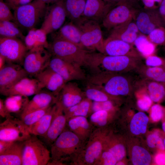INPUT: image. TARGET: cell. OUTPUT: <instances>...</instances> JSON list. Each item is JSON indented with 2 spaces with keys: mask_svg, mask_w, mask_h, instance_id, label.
<instances>
[{
  "mask_svg": "<svg viewBox=\"0 0 165 165\" xmlns=\"http://www.w3.org/2000/svg\"><path fill=\"white\" fill-rule=\"evenodd\" d=\"M67 127L84 142L87 141L95 128L86 117L82 116L69 119Z\"/></svg>",
  "mask_w": 165,
  "mask_h": 165,
  "instance_id": "d4e9b609",
  "label": "cell"
},
{
  "mask_svg": "<svg viewBox=\"0 0 165 165\" xmlns=\"http://www.w3.org/2000/svg\"><path fill=\"white\" fill-rule=\"evenodd\" d=\"M74 23L80 31L84 48L92 51L97 50L103 54L104 40L99 23L82 17Z\"/></svg>",
  "mask_w": 165,
  "mask_h": 165,
  "instance_id": "52a82bcc",
  "label": "cell"
},
{
  "mask_svg": "<svg viewBox=\"0 0 165 165\" xmlns=\"http://www.w3.org/2000/svg\"><path fill=\"white\" fill-rule=\"evenodd\" d=\"M28 51L24 43L20 39L0 37V55L5 57L7 62L23 64Z\"/></svg>",
  "mask_w": 165,
  "mask_h": 165,
  "instance_id": "8fae6325",
  "label": "cell"
},
{
  "mask_svg": "<svg viewBox=\"0 0 165 165\" xmlns=\"http://www.w3.org/2000/svg\"><path fill=\"white\" fill-rule=\"evenodd\" d=\"M86 97L84 91L75 82H66L57 97V102L63 110L80 102Z\"/></svg>",
  "mask_w": 165,
  "mask_h": 165,
  "instance_id": "e0dca14e",
  "label": "cell"
},
{
  "mask_svg": "<svg viewBox=\"0 0 165 165\" xmlns=\"http://www.w3.org/2000/svg\"><path fill=\"white\" fill-rule=\"evenodd\" d=\"M48 67L61 75L66 82L87 79L82 68L56 57H51Z\"/></svg>",
  "mask_w": 165,
  "mask_h": 165,
  "instance_id": "4fadbf2b",
  "label": "cell"
},
{
  "mask_svg": "<svg viewBox=\"0 0 165 165\" xmlns=\"http://www.w3.org/2000/svg\"><path fill=\"white\" fill-rule=\"evenodd\" d=\"M86 80L115 97L127 96L134 90L135 86L130 78L123 74L97 72L92 73Z\"/></svg>",
  "mask_w": 165,
  "mask_h": 165,
  "instance_id": "3957f363",
  "label": "cell"
},
{
  "mask_svg": "<svg viewBox=\"0 0 165 165\" xmlns=\"http://www.w3.org/2000/svg\"><path fill=\"white\" fill-rule=\"evenodd\" d=\"M67 16L64 0L53 4L48 7L41 28L47 34L60 29Z\"/></svg>",
  "mask_w": 165,
  "mask_h": 165,
  "instance_id": "5bb4252c",
  "label": "cell"
},
{
  "mask_svg": "<svg viewBox=\"0 0 165 165\" xmlns=\"http://www.w3.org/2000/svg\"><path fill=\"white\" fill-rule=\"evenodd\" d=\"M139 32L134 20H131L111 29L107 38L120 39L133 45Z\"/></svg>",
  "mask_w": 165,
  "mask_h": 165,
  "instance_id": "7402d4cb",
  "label": "cell"
},
{
  "mask_svg": "<svg viewBox=\"0 0 165 165\" xmlns=\"http://www.w3.org/2000/svg\"><path fill=\"white\" fill-rule=\"evenodd\" d=\"M146 93L153 102L160 103L165 99V84L144 79Z\"/></svg>",
  "mask_w": 165,
  "mask_h": 165,
  "instance_id": "836d02e7",
  "label": "cell"
},
{
  "mask_svg": "<svg viewBox=\"0 0 165 165\" xmlns=\"http://www.w3.org/2000/svg\"><path fill=\"white\" fill-rule=\"evenodd\" d=\"M4 0H0V22L14 20V15Z\"/></svg>",
  "mask_w": 165,
  "mask_h": 165,
  "instance_id": "f6af8a7d",
  "label": "cell"
},
{
  "mask_svg": "<svg viewBox=\"0 0 165 165\" xmlns=\"http://www.w3.org/2000/svg\"><path fill=\"white\" fill-rule=\"evenodd\" d=\"M93 101L86 97L78 104L63 110L67 120L75 116L86 118L93 113Z\"/></svg>",
  "mask_w": 165,
  "mask_h": 165,
  "instance_id": "f1b7e54d",
  "label": "cell"
},
{
  "mask_svg": "<svg viewBox=\"0 0 165 165\" xmlns=\"http://www.w3.org/2000/svg\"><path fill=\"white\" fill-rule=\"evenodd\" d=\"M24 141H14L0 153V165H22Z\"/></svg>",
  "mask_w": 165,
  "mask_h": 165,
  "instance_id": "484cf974",
  "label": "cell"
},
{
  "mask_svg": "<svg viewBox=\"0 0 165 165\" xmlns=\"http://www.w3.org/2000/svg\"><path fill=\"white\" fill-rule=\"evenodd\" d=\"M165 113V108L159 104H156L151 107L150 117L152 120L157 122L164 117Z\"/></svg>",
  "mask_w": 165,
  "mask_h": 165,
  "instance_id": "7dc6e473",
  "label": "cell"
},
{
  "mask_svg": "<svg viewBox=\"0 0 165 165\" xmlns=\"http://www.w3.org/2000/svg\"><path fill=\"white\" fill-rule=\"evenodd\" d=\"M33 0H4L10 9L14 10L17 8L28 4Z\"/></svg>",
  "mask_w": 165,
  "mask_h": 165,
  "instance_id": "f5cc1de1",
  "label": "cell"
},
{
  "mask_svg": "<svg viewBox=\"0 0 165 165\" xmlns=\"http://www.w3.org/2000/svg\"><path fill=\"white\" fill-rule=\"evenodd\" d=\"M31 135L28 127L21 120L13 116L0 124V140L24 141Z\"/></svg>",
  "mask_w": 165,
  "mask_h": 165,
  "instance_id": "30bf717a",
  "label": "cell"
},
{
  "mask_svg": "<svg viewBox=\"0 0 165 165\" xmlns=\"http://www.w3.org/2000/svg\"><path fill=\"white\" fill-rule=\"evenodd\" d=\"M0 115L6 119L12 116L6 108L4 101L1 98L0 99Z\"/></svg>",
  "mask_w": 165,
  "mask_h": 165,
  "instance_id": "11a10c76",
  "label": "cell"
},
{
  "mask_svg": "<svg viewBox=\"0 0 165 165\" xmlns=\"http://www.w3.org/2000/svg\"><path fill=\"white\" fill-rule=\"evenodd\" d=\"M57 107L52 122L43 141L50 147L67 127V119L60 105L56 102Z\"/></svg>",
  "mask_w": 165,
  "mask_h": 165,
  "instance_id": "ffe728a7",
  "label": "cell"
},
{
  "mask_svg": "<svg viewBox=\"0 0 165 165\" xmlns=\"http://www.w3.org/2000/svg\"><path fill=\"white\" fill-rule=\"evenodd\" d=\"M163 49H164V52L165 53V45L164 46Z\"/></svg>",
  "mask_w": 165,
  "mask_h": 165,
  "instance_id": "03108f58",
  "label": "cell"
},
{
  "mask_svg": "<svg viewBox=\"0 0 165 165\" xmlns=\"http://www.w3.org/2000/svg\"><path fill=\"white\" fill-rule=\"evenodd\" d=\"M103 54L111 56L142 57L133 45L120 39L108 38L104 40Z\"/></svg>",
  "mask_w": 165,
  "mask_h": 165,
  "instance_id": "ac0fdd59",
  "label": "cell"
},
{
  "mask_svg": "<svg viewBox=\"0 0 165 165\" xmlns=\"http://www.w3.org/2000/svg\"><path fill=\"white\" fill-rule=\"evenodd\" d=\"M144 9H158L163 0H141Z\"/></svg>",
  "mask_w": 165,
  "mask_h": 165,
  "instance_id": "db71d44e",
  "label": "cell"
},
{
  "mask_svg": "<svg viewBox=\"0 0 165 165\" xmlns=\"http://www.w3.org/2000/svg\"><path fill=\"white\" fill-rule=\"evenodd\" d=\"M43 88V85L36 78L26 77L0 93L6 97L18 95L28 97L35 95Z\"/></svg>",
  "mask_w": 165,
  "mask_h": 165,
  "instance_id": "2e32d148",
  "label": "cell"
},
{
  "mask_svg": "<svg viewBox=\"0 0 165 165\" xmlns=\"http://www.w3.org/2000/svg\"><path fill=\"white\" fill-rule=\"evenodd\" d=\"M85 142L66 127L50 146L51 159L48 165L70 164Z\"/></svg>",
  "mask_w": 165,
  "mask_h": 165,
  "instance_id": "7a4b0ae2",
  "label": "cell"
},
{
  "mask_svg": "<svg viewBox=\"0 0 165 165\" xmlns=\"http://www.w3.org/2000/svg\"><path fill=\"white\" fill-rule=\"evenodd\" d=\"M106 127L95 128L72 165H94L103 152L108 135Z\"/></svg>",
  "mask_w": 165,
  "mask_h": 165,
  "instance_id": "277c9868",
  "label": "cell"
},
{
  "mask_svg": "<svg viewBox=\"0 0 165 165\" xmlns=\"http://www.w3.org/2000/svg\"><path fill=\"white\" fill-rule=\"evenodd\" d=\"M136 71L143 79L165 84V66L150 67L141 64Z\"/></svg>",
  "mask_w": 165,
  "mask_h": 165,
  "instance_id": "f546056e",
  "label": "cell"
},
{
  "mask_svg": "<svg viewBox=\"0 0 165 165\" xmlns=\"http://www.w3.org/2000/svg\"><path fill=\"white\" fill-rule=\"evenodd\" d=\"M141 9L124 4L116 6L111 9L104 18L102 21L103 26L109 30L129 20H135Z\"/></svg>",
  "mask_w": 165,
  "mask_h": 165,
  "instance_id": "7c38bea8",
  "label": "cell"
},
{
  "mask_svg": "<svg viewBox=\"0 0 165 165\" xmlns=\"http://www.w3.org/2000/svg\"><path fill=\"white\" fill-rule=\"evenodd\" d=\"M110 10L115 6L120 5H126L141 9L138 0H105Z\"/></svg>",
  "mask_w": 165,
  "mask_h": 165,
  "instance_id": "c3c4849f",
  "label": "cell"
},
{
  "mask_svg": "<svg viewBox=\"0 0 165 165\" xmlns=\"http://www.w3.org/2000/svg\"><path fill=\"white\" fill-rule=\"evenodd\" d=\"M152 102L147 93H143L138 97L137 105L140 109L146 111L151 107Z\"/></svg>",
  "mask_w": 165,
  "mask_h": 165,
  "instance_id": "bcb514c9",
  "label": "cell"
},
{
  "mask_svg": "<svg viewBox=\"0 0 165 165\" xmlns=\"http://www.w3.org/2000/svg\"><path fill=\"white\" fill-rule=\"evenodd\" d=\"M147 36L148 39L156 45H165L164 26L154 29Z\"/></svg>",
  "mask_w": 165,
  "mask_h": 165,
  "instance_id": "60d3db41",
  "label": "cell"
},
{
  "mask_svg": "<svg viewBox=\"0 0 165 165\" xmlns=\"http://www.w3.org/2000/svg\"><path fill=\"white\" fill-rule=\"evenodd\" d=\"M7 63L0 69V92L28 75L20 65Z\"/></svg>",
  "mask_w": 165,
  "mask_h": 165,
  "instance_id": "d6986e66",
  "label": "cell"
},
{
  "mask_svg": "<svg viewBox=\"0 0 165 165\" xmlns=\"http://www.w3.org/2000/svg\"><path fill=\"white\" fill-rule=\"evenodd\" d=\"M35 77L44 88L56 97L67 82L61 75L48 66L36 75Z\"/></svg>",
  "mask_w": 165,
  "mask_h": 165,
  "instance_id": "44dd1931",
  "label": "cell"
},
{
  "mask_svg": "<svg viewBox=\"0 0 165 165\" xmlns=\"http://www.w3.org/2000/svg\"><path fill=\"white\" fill-rule=\"evenodd\" d=\"M163 142H164V145H165V138H164L163 139Z\"/></svg>",
  "mask_w": 165,
  "mask_h": 165,
  "instance_id": "e7e4bbea",
  "label": "cell"
},
{
  "mask_svg": "<svg viewBox=\"0 0 165 165\" xmlns=\"http://www.w3.org/2000/svg\"><path fill=\"white\" fill-rule=\"evenodd\" d=\"M50 152L37 136L31 134L24 141L22 165H48Z\"/></svg>",
  "mask_w": 165,
  "mask_h": 165,
  "instance_id": "ba28073f",
  "label": "cell"
},
{
  "mask_svg": "<svg viewBox=\"0 0 165 165\" xmlns=\"http://www.w3.org/2000/svg\"><path fill=\"white\" fill-rule=\"evenodd\" d=\"M84 92L86 97L94 101H115L119 97L111 96L99 86L88 82Z\"/></svg>",
  "mask_w": 165,
  "mask_h": 165,
  "instance_id": "4dcf8cb0",
  "label": "cell"
},
{
  "mask_svg": "<svg viewBox=\"0 0 165 165\" xmlns=\"http://www.w3.org/2000/svg\"><path fill=\"white\" fill-rule=\"evenodd\" d=\"M134 21L140 33L146 35L157 28L165 27L158 9H141Z\"/></svg>",
  "mask_w": 165,
  "mask_h": 165,
  "instance_id": "9a60e30c",
  "label": "cell"
},
{
  "mask_svg": "<svg viewBox=\"0 0 165 165\" xmlns=\"http://www.w3.org/2000/svg\"><path fill=\"white\" fill-rule=\"evenodd\" d=\"M114 111L102 110L94 112L89 116V121L94 128L105 127Z\"/></svg>",
  "mask_w": 165,
  "mask_h": 165,
  "instance_id": "f35d334b",
  "label": "cell"
},
{
  "mask_svg": "<svg viewBox=\"0 0 165 165\" xmlns=\"http://www.w3.org/2000/svg\"><path fill=\"white\" fill-rule=\"evenodd\" d=\"M36 29L34 28L29 30L28 34L25 36L24 43L28 51L36 48Z\"/></svg>",
  "mask_w": 165,
  "mask_h": 165,
  "instance_id": "f907efd6",
  "label": "cell"
},
{
  "mask_svg": "<svg viewBox=\"0 0 165 165\" xmlns=\"http://www.w3.org/2000/svg\"><path fill=\"white\" fill-rule=\"evenodd\" d=\"M114 101L112 100L100 102L93 101V113L102 110L108 111L115 110L116 107L114 104Z\"/></svg>",
  "mask_w": 165,
  "mask_h": 165,
  "instance_id": "ee69618b",
  "label": "cell"
},
{
  "mask_svg": "<svg viewBox=\"0 0 165 165\" xmlns=\"http://www.w3.org/2000/svg\"><path fill=\"white\" fill-rule=\"evenodd\" d=\"M43 47H38L28 51L23 63V68L29 75H35L48 66L52 55Z\"/></svg>",
  "mask_w": 165,
  "mask_h": 165,
  "instance_id": "9c48e42d",
  "label": "cell"
},
{
  "mask_svg": "<svg viewBox=\"0 0 165 165\" xmlns=\"http://www.w3.org/2000/svg\"><path fill=\"white\" fill-rule=\"evenodd\" d=\"M124 163L122 161V160L119 161H117L116 165H124Z\"/></svg>",
  "mask_w": 165,
  "mask_h": 165,
  "instance_id": "6125c7cd",
  "label": "cell"
},
{
  "mask_svg": "<svg viewBox=\"0 0 165 165\" xmlns=\"http://www.w3.org/2000/svg\"><path fill=\"white\" fill-rule=\"evenodd\" d=\"M147 141L148 145L149 147L156 148L159 150H165L163 140L157 132L149 135L147 138Z\"/></svg>",
  "mask_w": 165,
  "mask_h": 165,
  "instance_id": "b9f144b4",
  "label": "cell"
},
{
  "mask_svg": "<svg viewBox=\"0 0 165 165\" xmlns=\"http://www.w3.org/2000/svg\"><path fill=\"white\" fill-rule=\"evenodd\" d=\"M117 161L109 152L103 150L94 165H115Z\"/></svg>",
  "mask_w": 165,
  "mask_h": 165,
  "instance_id": "7bdbcfd3",
  "label": "cell"
},
{
  "mask_svg": "<svg viewBox=\"0 0 165 165\" xmlns=\"http://www.w3.org/2000/svg\"><path fill=\"white\" fill-rule=\"evenodd\" d=\"M57 101V97L49 91L42 90L34 95L29 101L20 117L41 109L49 107L55 104Z\"/></svg>",
  "mask_w": 165,
  "mask_h": 165,
  "instance_id": "603a6c76",
  "label": "cell"
},
{
  "mask_svg": "<svg viewBox=\"0 0 165 165\" xmlns=\"http://www.w3.org/2000/svg\"><path fill=\"white\" fill-rule=\"evenodd\" d=\"M149 119L145 114L139 112L134 115L130 123V128L131 133L135 135L145 134Z\"/></svg>",
  "mask_w": 165,
  "mask_h": 165,
  "instance_id": "d590c367",
  "label": "cell"
},
{
  "mask_svg": "<svg viewBox=\"0 0 165 165\" xmlns=\"http://www.w3.org/2000/svg\"><path fill=\"white\" fill-rule=\"evenodd\" d=\"M154 160L157 165H165V150H160L155 156Z\"/></svg>",
  "mask_w": 165,
  "mask_h": 165,
  "instance_id": "9f6ffc18",
  "label": "cell"
},
{
  "mask_svg": "<svg viewBox=\"0 0 165 165\" xmlns=\"http://www.w3.org/2000/svg\"><path fill=\"white\" fill-rule=\"evenodd\" d=\"M0 37L17 38L24 41L25 37L17 25L11 21L0 22Z\"/></svg>",
  "mask_w": 165,
  "mask_h": 165,
  "instance_id": "8d00e7d4",
  "label": "cell"
},
{
  "mask_svg": "<svg viewBox=\"0 0 165 165\" xmlns=\"http://www.w3.org/2000/svg\"><path fill=\"white\" fill-rule=\"evenodd\" d=\"M162 128L163 130L165 133V121L163 122L162 124Z\"/></svg>",
  "mask_w": 165,
  "mask_h": 165,
  "instance_id": "be15d7a7",
  "label": "cell"
},
{
  "mask_svg": "<svg viewBox=\"0 0 165 165\" xmlns=\"http://www.w3.org/2000/svg\"><path fill=\"white\" fill-rule=\"evenodd\" d=\"M51 106L26 114L20 117V119L28 128L40 119L48 111Z\"/></svg>",
  "mask_w": 165,
  "mask_h": 165,
  "instance_id": "ab89813d",
  "label": "cell"
},
{
  "mask_svg": "<svg viewBox=\"0 0 165 165\" xmlns=\"http://www.w3.org/2000/svg\"><path fill=\"white\" fill-rule=\"evenodd\" d=\"M47 35L46 33L42 29L40 28L36 29V48L41 47L48 48L49 45L47 40Z\"/></svg>",
  "mask_w": 165,
  "mask_h": 165,
  "instance_id": "816d5d0a",
  "label": "cell"
},
{
  "mask_svg": "<svg viewBox=\"0 0 165 165\" xmlns=\"http://www.w3.org/2000/svg\"><path fill=\"white\" fill-rule=\"evenodd\" d=\"M14 141L0 140V153L6 150Z\"/></svg>",
  "mask_w": 165,
  "mask_h": 165,
  "instance_id": "680465c9",
  "label": "cell"
},
{
  "mask_svg": "<svg viewBox=\"0 0 165 165\" xmlns=\"http://www.w3.org/2000/svg\"><path fill=\"white\" fill-rule=\"evenodd\" d=\"M131 161L134 165H148L151 163V157L145 148L136 145L132 149Z\"/></svg>",
  "mask_w": 165,
  "mask_h": 165,
  "instance_id": "74e56055",
  "label": "cell"
},
{
  "mask_svg": "<svg viewBox=\"0 0 165 165\" xmlns=\"http://www.w3.org/2000/svg\"><path fill=\"white\" fill-rule=\"evenodd\" d=\"M57 38L68 41L84 48L81 43L80 31L78 27L72 21L61 27L59 29Z\"/></svg>",
  "mask_w": 165,
  "mask_h": 165,
  "instance_id": "83f0119b",
  "label": "cell"
},
{
  "mask_svg": "<svg viewBox=\"0 0 165 165\" xmlns=\"http://www.w3.org/2000/svg\"><path fill=\"white\" fill-rule=\"evenodd\" d=\"M158 9L165 27V0H162Z\"/></svg>",
  "mask_w": 165,
  "mask_h": 165,
  "instance_id": "6f0895ef",
  "label": "cell"
},
{
  "mask_svg": "<svg viewBox=\"0 0 165 165\" xmlns=\"http://www.w3.org/2000/svg\"><path fill=\"white\" fill-rule=\"evenodd\" d=\"M133 45L141 56L145 58L154 54L156 46L148 39L147 35L142 34L139 35Z\"/></svg>",
  "mask_w": 165,
  "mask_h": 165,
  "instance_id": "e575fe53",
  "label": "cell"
},
{
  "mask_svg": "<svg viewBox=\"0 0 165 165\" xmlns=\"http://www.w3.org/2000/svg\"><path fill=\"white\" fill-rule=\"evenodd\" d=\"M52 56L89 69L92 73L97 53L87 50L64 39L57 38L48 48Z\"/></svg>",
  "mask_w": 165,
  "mask_h": 165,
  "instance_id": "6da1fadb",
  "label": "cell"
},
{
  "mask_svg": "<svg viewBox=\"0 0 165 165\" xmlns=\"http://www.w3.org/2000/svg\"><path fill=\"white\" fill-rule=\"evenodd\" d=\"M110 10L105 0H87L81 17L99 23Z\"/></svg>",
  "mask_w": 165,
  "mask_h": 165,
  "instance_id": "cb8c5ba5",
  "label": "cell"
},
{
  "mask_svg": "<svg viewBox=\"0 0 165 165\" xmlns=\"http://www.w3.org/2000/svg\"><path fill=\"white\" fill-rule=\"evenodd\" d=\"M145 63L150 67L165 66V58L153 54L145 57Z\"/></svg>",
  "mask_w": 165,
  "mask_h": 165,
  "instance_id": "681fc988",
  "label": "cell"
},
{
  "mask_svg": "<svg viewBox=\"0 0 165 165\" xmlns=\"http://www.w3.org/2000/svg\"><path fill=\"white\" fill-rule=\"evenodd\" d=\"M6 60L4 57L0 55V69L2 68L6 64Z\"/></svg>",
  "mask_w": 165,
  "mask_h": 165,
  "instance_id": "91938a15",
  "label": "cell"
},
{
  "mask_svg": "<svg viewBox=\"0 0 165 165\" xmlns=\"http://www.w3.org/2000/svg\"><path fill=\"white\" fill-rule=\"evenodd\" d=\"M4 101L5 106L11 113L21 115L29 100L28 97L21 95H13L7 97Z\"/></svg>",
  "mask_w": 165,
  "mask_h": 165,
  "instance_id": "1f68e13d",
  "label": "cell"
},
{
  "mask_svg": "<svg viewBox=\"0 0 165 165\" xmlns=\"http://www.w3.org/2000/svg\"><path fill=\"white\" fill-rule=\"evenodd\" d=\"M46 3L48 4L49 3L54 4L64 0H41Z\"/></svg>",
  "mask_w": 165,
  "mask_h": 165,
  "instance_id": "94428289",
  "label": "cell"
},
{
  "mask_svg": "<svg viewBox=\"0 0 165 165\" xmlns=\"http://www.w3.org/2000/svg\"><path fill=\"white\" fill-rule=\"evenodd\" d=\"M56 107V103L37 122L28 127L31 134L42 138L46 134L52 122Z\"/></svg>",
  "mask_w": 165,
  "mask_h": 165,
  "instance_id": "4316f807",
  "label": "cell"
},
{
  "mask_svg": "<svg viewBox=\"0 0 165 165\" xmlns=\"http://www.w3.org/2000/svg\"><path fill=\"white\" fill-rule=\"evenodd\" d=\"M47 4L41 0H33L14 10V21L17 25L26 29L34 28L45 16L48 8Z\"/></svg>",
  "mask_w": 165,
  "mask_h": 165,
  "instance_id": "8992f818",
  "label": "cell"
},
{
  "mask_svg": "<svg viewBox=\"0 0 165 165\" xmlns=\"http://www.w3.org/2000/svg\"><path fill=\"white\" fill-rule=\"evenodd\" d=\"M87 0H64L67 16L75 22L81 17Z\"/></svg>",
  "mask_w": 165,
  "mask_h": 165,
  "instance_id": "d6a6232c",
  "label": "cell"
},
{
  "mask_svg": "<svg viewBox=\"0 0 165 165\" xmlns=\"http://www.w3.org/2000/svg\"><path fill=\"white\" fill-rule=\"evenodd\" d=\"M141 58L127 56H111L98 53L94 63V72L123 74L136 70L142 64Z\"/></svg>",
  "mask_w": 165,
  "mask_h": 165,
  "instance_id": "5b68a950",
  "label": "cell"
}]
</instances>
